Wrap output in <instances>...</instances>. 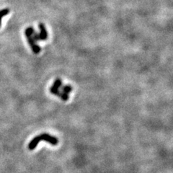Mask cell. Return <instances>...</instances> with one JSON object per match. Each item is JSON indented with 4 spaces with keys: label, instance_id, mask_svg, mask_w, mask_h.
<instances>
[{
    "label": "cell",
    "instance_id": "6da1fadb",
    "mask_svg": "<svg viewBox=\"0 0 173 173\" xmlns=\"http://www.w3.org/2000/svg\"><path fill=\"white\" fill-rule=\"evenodd\" d=\"M45 141L46 142H48L50 144L53 145V146H56L59 144V139H57L55 136H50V134H42L41 135L36 136L34 139H33L31 140L30 142L28 144V148L29 150H33L36 148V146H38V144H39L40 141Z\"/></svg>",
    "mask_w": 173,
    "mask_h": 173
},
{
    "label": "cell",
    "instance_id": "7a4b0ae2",
    "mask_svg": "<svg viewBox=\"0 0 173 173\" xmlns=\"http://www.w3.org/2000/svg\"><path fill=\"white\" fill-rule=\"evenodd\" d=\"M35 32V30L33 28V27H28L25 29V34L26 38H27V42H28L30 46L31 49H32L33 52L35 54H38L41 52V47L36 43V41L33 39V34Z\"/></svg>",
    "mask_w": 173,
    "mask_h": 173
},
{
    "label": "cell",
    "instance_id": "3957f363",
    "mask_svg": "<svg viewBox=\"0 0 173 173\" xmlns=\"http://www.w3.org/2000/svg\"><path fill=\"white\" fill-rule=\"evenodd\" d=\"M40 29V33H37L35 31L33 34V39L36 41H45L48 38V32H47L46 29L43 23H39L38 25Z\"/></svg>",
    "mask_w": 173,
    "mask_h": 173
},
{
    "label": "cell",
    "instance_id": "277c9868",
    "mask_svg": "<svg viewBox=\"0 0 173 173\" xmlns=\"http://www.w3.org/2000/svg\"><path fill=\"white\" fill-rule=\"evenodd\" d=\"M62 82L61 79H56L54 81V82L53 84L51 87L50 88V93L53 94V95L56 96H59L60 97L61 95V92L59 90L60 87H62Z\"/></svg>",
    "mask_w": 173,
    "mask_h": 173
},
{
    "label": "cell",
    "instance_id": "5b68a950",
    "mask_svg": "<svg viewBox=\"0 0 173 173\" xmlns=\"http://www.w3.org/2000/svg\"><path fill=\"white\" fill-rule=\"evenodd\" d=\"M9 13H10V10H9V9H7V8L3 9V10H0V27H1V20H2L3 17L7 15Z\"/></svg>",
    "mask_w": 173,
    "mask_h": 173
},
{
    "label": "cell",
    "instance_id": "8992f818",
    "mask_svg": "<svg viewBox=\"0 0 173 173\" xmlns=\"http://www.w3.org/2000/svg\"><path fill=\"white\" fill-rule=\"evenodd\" d=\"M71 90H72V87L71 85H65L62 87V92L66 94V95H69L71 92Z\"/></svg>",
    "mask_w": 173,
    "mask_h": 173
}]
</instances>
